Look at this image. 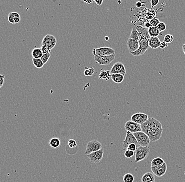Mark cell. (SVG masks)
<instances>
[{
  "mask_svg": "<svg viewBox=\"0 0 185 182\" xmlns=\"http://www.w3.org/2000/svg\"><path fill=\"white\" fill-rule=\"evenodd\" d=\"M138 32L140 33V38L138 39V43L140 46V49L142 52V55L144 54L149 47V40L150 38V35L148 32V29L146 27L142 26L136 27Z\"/></svg>",
  "mask_w": 185,
  "mask_h": 182,
  "instance_id": "6da1fadb",
  "label": "cell"
},
{
  "mask_svg": "<svg viewBox=\"0 0 185 182\" xmlns=\"http://www.w3.org/2000/svg\"><path fill=\"white\" fill-rule=\"evenodd\" d=\"M142 131L147 134L148 131L151 129H158L162 127V124L159 120L154 118H149L145 123L141 125Z\"/></svg>",
  "mask_w": 185,
  "mask_h": 182,
  "instance_id": "7a4b0ae2",
  "label": "cell"
},
{
  "mask_svg": "<svg viewBox=\"0 0 185 182\" xmlns=\"http://www.w3.org/2000/svg\"><path fill=\"white\" fill-rule=\"evenodd\" d=\"M149 152L150 148L149 146H140L139 147H137V150L135 151V163H137L145 160L147 158Z\"/></svg>",
  "mask_w": 185,
  "mask_h": 182,
  "instance_id": "3957f363",
  "label": "cell"
},
{
  "mask_svg": "<svg viewBox=\"0 0 185 182\" xmlns=\"http://www.w3.org/2000/svg\"><path fill=\"white\" fill-rule=\"evenodd\" d=\"M133 134L137 139L140 146H149L150 141L147 134L142 131L138 132Z\"/></svg>",
  "mask_w": 185,
  "mask_h": 182,
  "instance_id": "277c9868",
  "label": "cell"
},
{
  "mask_svg": "<svg viewBox=\"0 0 185 182\" xmlns=\"http://www.w3.org/2000/svg\"><path fill=\"white\" fill-rule=\"evenodd\" d=\"M94 57L95 61L99 65H108L110 64L114 60L115 54L106 56H98L95 55Z\"/></svg>",
  "mask_w": 185,
  "mask_h": 182,
  "instance_id": "5b68a950",
  "label": "cell"
},
{
  "mask_svg": "<svg viewBox=\"0 0 185 182\" xmlns=\"http://www.w3.org/2000/svg\"><path fill=\"white\" fill-rule=\"evenodd\" d=\"M93 55H95L98 56H106L115 54L114 49L109 47H101L99 48H94L92 51Z\"/></svg>",
  "mask_w": 185,
  "mask_h": 182,
  "instance_id": "8992f818",
  "label": "cell"
},
{
  "mask_svg": "<svg viewBox=\"0 0 185 182\" xmlns=\"http://www.w3.org/2000/svg\"><path fill=\"white\" fill-rule=\"evenodd\" d=\"M102 144L99 141L97 140H93L87 143L85 154L88 155L91 153L102 149Z\"/></svg>",
  "mask_w": 185,
  "mask_h": 182,
  "instance_id": "52a82bcc",
  "label": "cell"
},
{
  "mask_svg": "<svg viewBox=\"0 0 185 182\" xmlns=\"http://www.w3.org/2000/svg\"><path fill=\"white\" fill-rule=\"evenodd\" d=\"M104 155V149L102 148V149L98 150L97 151H95L93 153L89 154L87 157L89 158V161L93 163H99L102 161Z\"/></svg>",
  "mask_w": 185,
  "mask_h": 182,
  "instance_id": "ba28073f",
  "label": "cell"
},
{
  "mask_svg": "<svg viewBox=\"0 0 185 182\" xmlns=\"http://www.w3.org/2000/svg\"><path fill=\"white\" fill-rule=\"evenodd\" d=\"M134 143L137 145V146L139 147L140 145L138 144V143L137 142V139L135 137L134 135L130 132L127 131L126 137L123 142V147L124 150H127V147L129 145Z\"/></svg>",
  "mask_w": 185,
  "mask_h": 182,
  "instance_id": "9c48e42d",
  "label": "cell"
},
{
  "mask_svg": "<svg viewBox=\"0 0 185 182\" xmlns=\"http://www.w3.org/2000/svg\"><path fill=\"white\" fill-rule=\"evenodd\" d=\"M163 131V127L158 129L150 130L147 134L150 139V142H156L161 139Z\"/></svg>",
  "mask_w": 185,
  "mask_h": 182,
  "instance_id": "30bf717a",
  "label": "cell"
},
{
  "mask_svg": "<svg viewBox=\"0 0 185 182\" xmlns=\"http://www.w3.org/2000/svg\"><path fill=\"white\" fill-rule=\"evenodd\" d=\"M125 129L127 131L134 133L142 131L141 125L132 120H129L125 124Z\"/></svg>",
  "mask_w": 185,
  "mask_h": 182,
  "instance_id": "8fae6325",
  "label": "cell"
},
{
  "mask_svg": "<svg viewBox=\"0 0 185 182\" xmlns=\"http://www.w3.org/2000/svg\"><path fill=\"white\" fill-rule=\"evenodd\" d=\"M57 43V38L53 35L47 34L43 38L42 41V46H47L51 50L54 48L56 46Z\"/></svg>",
  "mask_w": 185,
  "mask_h": 182,
  "instance_id": "7c38bea8",
  "label": "cell"
},
{
  "mask_svg": "<svg viewBox=\"0 0 185 182\" xmlns=\"http://www.w3.org/2000/svg\"><path fill=\"white\" fill-rule=\"evenodd\" d=\"M167 169V165L165 162L161 166H151V170L152 171V173L157 177H161L164 176L166 173Z\"/></svg>",
  "mask_w": 185,
  "mask_h": 182,
  "instance_id": "4fadbf2b",
  "label": "cell"
},
{
  "mask_svg": "<svg viewBox=\"0 0 185 182\" xmlns=\"http://www.w3.org/2000/svg\"><path fill=\"white\" fill-rule=\"evenodd\" d=\"M148 116L144 113L138 112L131 116V120L142 125L148 119Z\"/></svg>",
  "mask_w": 185,
  "mask_h": 182,
  "instance_id": "5bb4252c",
  "label": "cell"
},
{
  "mask_svg": "<svg viewBox=\"0 0 185 182\" xmlns=\"http://www.w3.org/2000/svg\"><path fill=\"white\" fill-rule=\"evenodd\" d=\"M110 74L118 73L123 74L125 76L126 74V68L123 63L117 62L114 64L113 67H112L111 70H110Z\"/></svg>",
  "mask_w": 185,
  "mask_h": 182,
  "instance_id": "9a60e30c",
  "label": "cell"
},
{
  "mask_svg": "<svg viewBox=\"0 0 185 182\" xmlns=\"http://www.w3.org/2000/svg\"><path fill=\"white\" fill-rule=\"evenodd\" d=\"M127 46L129 53L131 54L135 51H137V50L140 48L138 40H133L131 38H129L127 42Z\"/></svg>",
  "mask_w": 185,
  "mask_h": 182,
  "instance_id": "2e32d148",
  "label": "cell"
},
{
  "mask_svg": "<svg viewBox=\"0 0 185 182\" xmlns=\"http://www.w3.org/2000/svg\"><path fill=\"white\" fill-rule=\"evenodd\" d=\"M161 43L158 37H150L149 40V46L152 49H156L159 48Z\"/></svg>",
  "mask_w": 185,
  "mask_h": 182,
  "instance_id": "e0dca14e",
  "label": "cell"
},
{
  "mask_svg": "<svg viewBox=\"0 0 185 182\" xmlns=\"http://www.w3.org/2000/svg\"><path fill=\"white\" fill-rule=\"evenodd\" d=\"M110 78L114 83L120 84L123 82L124 75L118 73H114L110 74Z\"/></svg>",
  "mask_w": 185,
  "mask_h": 182,
  "instance_id": "ac0fdd59",
  "label": "cell"
},
{
  "mask_svg": "<svg viewBox=\"0 0 185 182\" xmlns=\"http://www.w3.org/2000/svg\"><path fill=\"white\" fill-rule=\"evenodd\" d=\"M155 177L153 173L147 172L142 175V182H152L155 181Z\"/></svg>",
  "mask_w": 185,
  "mask_h": 182,
  "instance_id": "d6986e66",
  "label": "cell"
},
{
  "mask_svg": "<svg viewBox=\"0 0 185 182\" xmlns=\"http://www.w3.org/2000/svg\"><path fill=\"white\" fill-rule=\"evenodd\" d=\"M110 72L109 70H105L102 69L99 73L98 78L99 79H103L104 80H108L110 79Z\"/></svg>",
  "mask_w": 185,
  "mask_h": 182,
  "instance_id": "ffe728a7",
  "label": "cell"
},
{
  "mask_svg": "<svg viewBox=\"0 0 185 182\" xmlns=\"http://www.w3.org/2000/svg\"><path fill=\"white\" fill-rule=\"evenodd\" d=\"M148 32L150 37H158L161 32L157 27H151L148 29Z\"/></svg>",
  "mask_w": 185,
  "mask_h": 182,
  "instance_id": "44dd1931",
  "label": "cell"
},
{
  "mask_svg": "<svg viewBox=\"0 0 185 182\" xmlns=\"http://www.w3.org/2000/svg\"><path fill=\"white\" fill-rule=\"evenodd\" d=\"M50 146L53 148H57L61 145V141L57 137H53L49 142Z\"/></svg>",
  "mask_w": 185,
  "mask_h": 182,
  "instance_id": "7402d4cb",
  "label": "cell"
},
{
  "mask_svg": "<svg viewBox=\"0 0 185 182\" xmlns=\"http://www.w3.org/2000/svg\"><path fill=\"white\" fill-rule=\"evenodd\" d=\"M32 56L34 59H40L43 55V52L40 48H34L32 51Z\"/></svg>",
  "mask_w": 185,
  "mask_h": 182,
  "instance_id": "603a6c76",
  "label": "cell"
},
{
  "mask_svg": "<svg viewBox=\"0 0 185 182\" xmlns=\"http://www.w3.org/2000/svg\"><path fill=\"white\" fill-rule=\"evenodd\" d=\"M165 163V161L163 158H155L151 162V166H159L162 165Z\"/></svg>",
  "mask_w": 185,
  "mask_h": 182,
  "instance_id": "cb8c5ba5",
  "label": "cell"
},
{
  "mask_svg": "<svg viewBox=\"0 0 185 182\" xmlns=\"http://www.w3.org/2000/svg\"><path fill=\"white\" fill-rule=\"evenodd\" d=\"M139 38H140V33L138 32L136 27H133V28L132 29V30H131V33L130 38H131L133 40H138Z\"/></svg>",
  "mask_w": 185,
  "mask_h": 182,
  "instance_id": "d4e9b609",
  "label": "cell"
},
{
  "mask_svg": "<svg viewBox=\"0 0 185 182\" xmlns=\"http://www.w3.org/2000/svg\"><path fill=\"white\" fill-rule=\"evenodd\" d=\"M33 64L34 65V66L37 69H41L43 67L44 64L43 63L42 61L40 59H32Z\"/></svg>",
  "mask_w": 185,
  "mask_h": 182,
  "instance_id": "484cf974",
  "label": "cell"
},
{
  "mask_svg": "<svg viewBox=\"0 0 185 182\" xmlns=\"http://www.w3.org/2000/svg\"><path fill=\"white\" fill-rule=\"evenodd\" d=\"M124 182H134V177L131 173L125 174L123 176Z\"/></svg>",
  "mask_w": 185,
  "mask_h": 182,
  "instance_id": "4316f807",
  "label": "cell"
},
{
  "mask_svg": "<svg viewBox=\"0 0 185 182\" xmlns=\"http://www.w3.org/2000/svg\"><path fill=\"white\" fill-rule=\"evenodd\" d=\"M94 69L93 67H85V70H84V75L86 76H91L94 74Z\"/></svg>",
  "mask_w": 185,
  "mask_h": 182,
  "instance_id": "83f0119b",
  "label": "cell"
},
{
  "mask_svg": "<svg viewBox=\"0 0 185 182\" xmlns=\"http://www.w3.org/2000/svg\"><path fill=\"white\" fill-rule=\"evenodd\" d=\"M174 41V36L171 34H167L164 36V41L166 43H170Z\"/></svg>",
  "mask_w": 185,
  "mask_h": 182,
  "instance_id": "f1b7e54d",
  "label": "cell"
},
{
  "mask_svg": "<svg viewBox=\"0 0 185 182\" xmlns=\"http://www.w3.org/2000/svg\"><path fill=\"white\" fill-rule=\"evenodd\" d=\"M50 57H51V53L48 54H43L40 59L42 61L43 63L45 64L48 62V60L50 59Z\"/></svg>",
  "mask_w": 185,
  "mask_h": 182,
  "instance_id": "f546056e",
  "label": "cell"
},
{
  "mask_svg": "<svg viewBox=\"0 0 185 182\" xmlns=\"http://www.w3.org/2000/svg\"><path fill=\"white\" fill-rule=\"evenodd\" d=\"M135 154V152L131 151L130 150H126V151L124 153V156L125 157L127 158H131L133 156H134Z\"/></svg>",
  "mask_w": 185,
  "mask_h": 182,
  "instance_id": "4dcf8cb0",
  "label": "cell"
},
{
  "mask_svg": "<svg viewBox=\"0 0 185 182\" xmlns=\"http://www.w3.org/2000/svg\"><path fill=\"white\" fill-rule=\"evenodd\" d=\"M157 27H158V29L159 30V31L161 32H163L166 29V25L164 22H160V23L158 24Z\"/></svg>",
  "mask_w": 185,
  "mask_h": 182,
  "instance_id": "1f68e13d",
  "label": "cell"
},
{
  "mask_svg": "<svg viewBox=\"0 0 185 182\" xmlns=\"http://www.w3.org/2000/svg\"><path fill=\"white\" fill-rule=\"evenodd\" d=\"M40 48H41V50L43 52V54L50 53L51 50H52L51 48L48 47L47 46H44V45H42V46H41Z\"/></svg>",
  "mask_w": 185,
  "mask_h": 182,
  "instance_id": "d6a6232c",
  "label": "cell"
},
{
  "mask_svg": "<svg viewBox=\"0 0 185 182\" xmlns=\"http://www.w3.org/2000/svg\"><path fill=\"white\" fill-rule=\"evenodd\" d=\"M68 145L69 146L70 148H73L77 146V143L74 139H70L68 142Z\"/></svg>",
  "mask_w": 185,
  "mask_h": 182,
  "instance_id": "836d02e7",
  "label": "cell"
},
{
  "mask_svg": "<svg viewBox=\"0 0 185 182\" xmlns=\"http://www.w3.org/2000/svg\"><path fill=\"white\" fill-rule=\"evenodd\" d=\"M137 147H138V146H137V145L136 144H134V143H132V144L129 145L128 147H127V150H130L133 151V152H135L137 150Z\"/></svg>",
  "mask_w": 185,
  "mask_h": 182,
  "instance_id": "e575fe53",
  "label": "cell"
},
{
  "mask_svg": "<svg viewBox=\"0 0 185 182\" xmlns=\"http://www.w3.org/2000/svg\"><path fill=\"white\" fill-rule=\"evenodd\" d=\"M160 23L159 20L158 19H154L151 20L150 21L151 27H157L158 26V24Z\"/></svg>",
  "mask_w": 185,
  "mask_h": 182,
  "instance_id": "d590c367",
  "label": "cell"
},
{
  "mask_svg": "<svg viewBox=\"0 0 185 182\" xmlns=\"http://www.w3.org/2000/svg\"><path fill=\"white\" fill-rule=\"evenodd\" d=\"M159 2V0H151L150 1V4H151V9H153L154 7L157 6Z\"/></svg>",
  "mask_w": 185,
  "mask_h": 182,
  "instance_id": "8d00e7d4",
  "label": "cell"
},
{
  "mask_svg": "<svg viewBox=\"0 0 185 182\" xmlns=\"http://www.w3.org/2000/svg\"><path fill=\"white\" fill-rule=\"evenodd\" d=\"M5 76H6L5 74H1L0 75V88H2L3 86Z\"/></svg>",
  "mask_w": 185,
  "mask_h": 182,
  "instance_id": "74e56055",
  "label": "cell"
},
{
  "mask_svg": "<svg viewBox=\"0 0 185 182\" xmlns=\"http://www.w3.org/2000/svg\"><path fill=\"white\" fill-rule=\"evenodd\" d=\"M8 21L11 23V24H15V22H14V18L11 15V14L9 13L8 15Z\"/></svg>",
  "mask_w": 185,
  "mask_h": 182,
  "instance_id": "f35d334b",
  "label": "cell"
},
{
  "mask_svg": "<svg viewBox=\"0 0 185 182\" xmlns=\"http://www.w3.org/2000/svg\"><path fill=\"white\" fill-rule=\"evenodd\" d=\"M167 46H168V43H166L165 42L163 41V42H161V46H160L159 48H161V49H164V48H167Z\"/></svg>",
  "mask_w": 185,
  "mask_h": 182,
  "instance_id": "ab89813d",
  "label": "cell"
},
{
  "mask_svg": "<svg viewBox=\"0 0 185 182\" xmlns=\"http://www.w3.org/2000/svg\"><path fill=\"white\" fill-rule=\"evenodd\" d=\"M10 13L11 14L14 18H21V16L20 15V14L18 13H17V12H11Z\"/></svg>",
  "mask_w": 185,
  "mask_h": 182,
  "instance_id": "60d3db41",
  "label": "cell"
},
{
  "mask_svg": "<svg viewBox=\"0 0 185 182\" xmlns=\"http://www.w3.org/2000/svg\"><path fill=\"white\" fill-rule=\"evenodd\" d=\"M94 1L97 5L99 6H102V4L103 3V1H104V0H94Z\"/></svg>",
  "mask_w": 185,
  "mask_h": 182,
  "instance_id": "b9f144b4",
  "label": "cell"
},
{
  "mask_svg": "<svg viewBox=\"0 0 185 182\" xmlns=\"http://www.w3.org/2000/svg\"><path fill=\"white\" fill-rule=\"evenodd\" d=\"M142 6V3L141 2H140V1H138V2L136 3V6H137V8H141V7Z\"/></svg>",
  "mask_w": 185,
  "mask_h": 182,
  "instance_id": "7bdbcfd3",
  "label": "cell"
},
{
  "mask_svg": "<svg viewBox=\"0 0 185 182\" xmlns=\"http://www.w3.org/2000/svg\"><path fill=\"white\" fill-rule=\"evenodd\" d=\"M144 27H146V29H148L150 27H151L150 22H146V23H145V24H144Z\"/></svg>",
  "mask_w": 185,
  "mask_h": 182,
  "instance_id": "ee69618b",
  "label": "cell"
},
{
  "mask_svg": "<svg viewBox=\"0 0 185 182\" xmlns=\"http://www.w3.org/2000/svg\"><path fill=\"white\" fill-rule=\"evenodd\" d=\"M21 21V18H14V22H15V24H18L19 22Z\"/></svg>",
  "mask_w": 185,
  "mask_h": 182,
  "instance_id": "f6af8a7d",
  "label": "cell"
},
{
  "mask_svg": "<svg viewBox=\"0 0 185 182\" xmlns=\"http://www.w3.org/2000/svg\"><path fill=\"white\" fill-rule=\"evenodd\" d=\"M84 2L86 4H91L94 0H83Z\"/></svg>",
  "mask_w": 185,
  "mask_h": 182,
  "instance_id": "bcb514c9",
  "label": "cell"
},
{
  "mask_svg": "<svg viewBox=\"0 0 185 182\" xmlns=\"http://www.w3.org/2000/svg\"><path fill=\"white\" fill-rule=\"evenodd\" d=\"M182 50L185 51V43L184 44H183L182 46Z\"/></svg>",
  "mask_w": 185,
  "mask_h": 182,
  "instance_id": "7dc6e473",
  "label": "cell"
},
{
  "mask_svg": "<svg viewBox=\"0 0 185 182\" xmlns=\"http://www.w3.org/2000/svg\"><path fill=\"white\" fill-rule=\"evenodd\" d=\"M105 39H106V40H108V37H107V36H106V37H105Z\"/></svg>",
  "mask_w": 185,
  "mask_h": 182,
  "instance_id": "c3c4849f",
  "label": "cell"
},
{
  "mask_svg": "<svg viewBox=\"0 0 185 182\" xmlns=\"http://www.w3.org/2000/svg\"><path fill=\"white\" fill-rule=\"evenodd\" d=\"M156 182L155 181H153V182Z\"/></svg>",
  "mask_w": 185,
  "mask_h": 182,
  "instance_id": "681fc988",
  "label": "cell"
}]
</instances>
